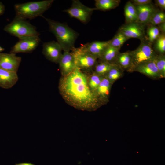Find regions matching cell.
Returning a JSON list of instances; mask_svg holds the SVG:
<instances>
[{
	"label": "cell",
	"instance_id": "cell-1",
	"mask_svg": "<svg viewBox=\"0 0 165 165\" xmlns=\"http://www.w3.org/2000/svg\"><path fill=\"white\" fill-rule=\"evenodd\" d=\"M88 81L86 74L76 68L70 74L61 78L58 85L60 93L67 103L76 108L94 109L101 101L89 87Z\"/></svg>",
	"mask_w": 165,
	"mask_h": 165
},
{
	"label": "cell",
	"instance_id": "cell-2",
	"mask_svg": "<svg viewBox=\"0 0 165 165\" xmlns=\"http://www.w3.org/2000/svg\"><path fill=\"white\" fill-rule=\"evenodd\" d=\"M50 31L54 35L57 42L64 51L70 52L74 48L78 33L65 24L44 17Z\"/></svg>",
	"mask_w": 165,
	"mask_h": 165
},
{
	"label": "cell",
	"instance_id": "cell-3",
	"mask_svg": "<svg viewBox=\"0 0 165 165\" xmlns=\"http://www.w3.org/2000/svg\"><path fill=\"white\" fill-rule=\"evenodd\" d=\"M53 1V0H45L16 4L14 6L16 17L26 20L42 16Z\"/></svg>",
	"mask_w": 165,
	"mask_h": 165
},
{
	"label": "cell",
	"instance_id": "cell-4",
	"mask_svg": "<svg viewBox=\"0 0 165 165\" xmlns=\"http://www.w3.org/2000/svg\"><path fill=\"white\" fill-rule=\"evenodd\" d=\"M4 30L19 38L28 36H39V35L35 26L26 20L16 17L6 26Z\"/></svg>",
	"mask_w": 165,
	"mask_h": 165
},
{
	"label": "cell",
	"instance_id": "cell-5",
	"mask_svg": "<svg viewBox=\"0 0 165 165\" xmlns=\"http://www.w3.org/2000/svg\"><path fill=\"white\" fill-rule=\"evenodd\" d=\"M141 41L137 49L130 51L132 62L129 71H132L139 65L152 60L156 55L152 48L151 43L145 39Z\"/></svg>",
	"mask_w": 165,
	"mask_h": 165
},
{
	"label": "cell",
	"instance_id": "cell-6",
	"mask_svg": "<svg viewBox=\"0 0 165 165\" xmlns=\"http://www.w3.org/2000/svg\"><path fill=\"white\" fill-rule=\"evenodd\" d=\"M71 51L76 67L82 71L92 70L97 63V58L86 50L82 46L75 47Z\"/></svg>",
	"mask_w": 165,
	"mask_h": 165
},
{
	"label": "cell",
	"instance_id": "cell-7",
	"mask_svg": "<svg viewBox=\"0 0 165 165\" xmlns=\"http://www.w3.org/2000/svg\"><path fill=\"white\" fill-rule=\"evenodd\" d=\"M96 8H90L82 4L78 0L72 1L71 6L63 11L68 13L72 17L75 18L83 23L89 20L90 16Z\"/></svg>",
	"mask_w": 165,
	"mask_h": 165
},
{
	"label": "cell",
	"instance_id": "cell-8",
	"mask_svg": "<svg viewBox=\"0 0 165 165\" xmlns=\"http://www.w3.org/2000/svg\"><path fill=\"white\" fill-rule=\"evenodd\" d=\"M19 39V41L11 48L10 53L16 54L30 53L37 47L40 41L39 36H28Z\"/></svg>",
	"mask_w": 165,
	"mask_h": 165
},
{
	"label": "cell",
	"instance_id": "cell-9",
	"mask_svg": "<svg viewBox=\"0 0 165 165\" xmlns=\"http://www.w3.org/2000/svg\"><path fill=\"white\" fill-rule=\"evenodd\" d=\"M119 31L128 39L138 38L141 41L145 39V29L143 24L137 22L126 23L120 28Z\"/></svg>",
	"mask_w": 165,
	"mask_h": 165
},
{
	"label": "cell",
	"instance_id": "cell-10",
	"mask_svg": "<svg viewBox=\"0 0 165 165\" xmlns=\"http://www.w3.org/2000/svg\"><path fill=\"white\" fill-rule=\"evenodd\" d=\"M21 61V57L16 54L0 53V68L17 73Z\"/></svg>",
	"mask_w": 165,
	"mask_h": 165
},
{
	"label": "cell",
	"instance_id": "cell-11",
	"mask_svg": "<svg viewBox=\"0 0 165 165\" xmlns=\"http://www.w3.org/2000/svg\"><path fill=\"white\" fill-rule=\"evenodd\" d=\"M62 48L57 42L51 41L44 43L43 45L42 53L50 61L58 63L61 57Z\"/></svg>",
	"mask_w": 165,
	"mask_h": 165
},
{
	"label": "cell",
	"instance_id": "cell-12",
	"mask_svg": "<svg viewBox=\"0 0 165 165\" xmlns=\"http://www.w3.org/2000/svg\"><path fill=\"white\" fill-rule=\"evenodd\" d=\"M58 63L62 76L69 74L76 68L70 52L64 51Z\"/></svg>",
	"mask_w": 165,
	"mask_h": 165
},
{
	"label": "cell",
	"instance_id": "cell-13",
	"mask_svg": "<svg viewBox=\"0 0 165 165\" xmlns=\"http://www.w3.org/2000/svg\"><path fill=\"white\" fill-rule=\"evenodd\" d=\"M18 80L17 73L0 68V87L5 89L10 88Z\"/></svg>",
	"mask_w": 165,
	"mask_h": 165
},
{
	"label": "cell",
	"instance_id": "cell-14",
	"mask_svg": "<svg viewBox=\"0 0 165 165\" xmlns=\"http://www.w3.org/2000/svg\"><path fill=\"white\" fill-rule=\"evenodd\" d=\"M109 44V40L106 41H95L87 43L82 46L92 55L99 59Z\"/></svg>",
	"mask_w": 165,
	"mask_h": 165
},
{
	"label": "cell",
	"instance_id": "cell-15",
	"mask_svg": "<svg viewBox=\"0 0 165 165\" xmlns=\"http://www.w3.org/2000/svg\"><path fill=\"white\" fill-rule=\"evenodd\" d=\"M135 6L138 17L137 22L142 24L148 23L152 15L156 11L151 4Z\"/></svg>",
	"mask_w": 165,
	"mask_h": 165
},
{
	"label": "cell",
	"instance_id": "cell-16",
	"mask_svg": "<svg viewBox=\"0 0 165 165\" xmlns=\"http://www.w3.org/2000/svg\"><path fill=\"white\" fill-rule=\"evenodd\" d=\"M154 59L139 65L133 71L151 77H160Z\"/></svg>",
	"mask_w": 165,
	"mask_h": 165
},
{
	"label": "cell",
	"instance_id": "cell-17",
	"mask_svg": "<svg viewBox=\"0 0 165 165\" xmlns=\"http://www.w3.org/2000/svg\"><path fill=\"white\" fill-rule=\"evenodd\" d=\"M112 83L104 76L95 92L101 101L108 98Z\"/></svg>",
	"mask_w": 165,
	"mask_h": 165
},
{
	"label": "cell",
	"instance_id": "cell-18",
	"mask_svg": "<svg viewBox=\"0 0 165 165\" xmlns=\"http://www.w3.org/2000/svg\"><path fill=\"white\" fill-rule=\"evenodd\" d=\"M119 50L120 49L113 47L109 44L99 58L100 61L115 64L117 57L120 53Z\"/></svg>",
	"mask_w": 165,
	"mask_h": 165
},
{
	"label": "cell",
	"instance_id": "cell-19",
	"mask_svg": "<svg viewBox=\"0 0 165 165\" xmlns=\"http://www.w3.org/2000/svg\"><path fill=\"white\" fill-rule=\"evenodd\" d=\"M132 62L131 57L130 51L123 53H119L118 54L115 64L117 65L121 69L130 68Z\"/></svg>",
	"mask_w": 165,
	"mask_h": 165
},
{
	"label": "cell",
	"instance_id": "cell-20",
	"mask_svg": "<svg viewBox=\"0 0 165 165\" xmlns=\"http://www.w3.org/2000/svg\"><path fill=\"white\" fill-rule=\"evenodd\" d=\"M124 15L126 23L138 21V17L135 6L130 1L128 2L125 6Z\"/></svg>",
	"mask_w": 165,
	"mask_h": 165
},
{
	"label": "cell",
	"instance_id": "cell-21",
	"mask_svg": "<svg viewBox=\"0 0 165 165\" xmlns=\"http://www.w3.org/2000/svg\"><path fill=\"white\" fill-rule=\"evenodd\" d=\"M120 2L119 0H96L95 8L97 10H108L117 7Z\"/></svg>",
	"mask_w": 165,
	"mask_h": 165
},
{
	"label": "cell",
	"instance_id": "cell-22",
	"mask_svg": "<svg viewBox=\"0 0 165 165\" xmlns=\"http://www.w3.org/2000/svg\"><path fill=\"white\" fill-rule=\"evenodd\" d=\"M117 65L115 64L100 61L99 63H97L96 65L94 68V72L98 75L104 76L111 69Z\"/></svg>",
	"mask_w": 165,
	"mask_h": 165
},
{
	"label": "cell",
	"instance_id": "cell-23",
	"mask_svg": "<svg viewBox=\"0 0 165 165\" xmlns=\"http://www.w3.org/2000/svg\"><path fill=\"white\" fill-rule=\"evenodd\" d=\"M129 39L119 31L113 38L109 40V45L115 48L120 49L125 42Z\"/></svg>",
	"mask_w": 165,
	"mask_h": 165
},
{
	"label": "cell",
	"instance_id": "cell-24",
	"mask_svg": "<svg viewBox=\"0 0 165 165\" xmlns=\"http://www.w3.org/2000/svg\"><path fill=\"white\" fill-rule=\"evenodd\" d=\"M158 72L161 78L165 76V57L163 54L156 55L154 58Z\"/></svg>",
	"mask_w": 165,
	"mask_h": 165
},
{
	"label": "cell",
	"instance_id": "cell-25",
	"mask_svg": "<svg viewBox=\"0 0 165 165\" xmlns=\"http://www.w3.org/2000/svg\"><path fill=\"white\" fill-rule=\"evenodd\" d=\"M164 22H165V13L162 11L156 10L152 15L148 24L151 26H155Z\"/></svg>",
	"mask_w": 165,
	"mask_h": 165
},
{
	"label": "cell",
	"instance_id": "cell-26",
	"mask_svg": "<svg viewBox=\"0 0 165 165\" xmlns=\"http://www.w3.org/2000/svg\"><path fill=\"white\" fill-rule=\"evenodd\" d=\"M121 69L117 65L111 69L104 76L112 83L122 75Z\"/></svg>",
	"mask_w": 165,
	"mask_h": 165
},
{
	"label": "cell",
	"instance_id": "cell-27",
	"mask_svg": "<svg viewBox=\"0 0 165 165\" xmlns=\"http://www.w3.org/2000/svg\"><path fill=\"white\" fill-rule=\"evenodd\" d=\"M104 76L98 75L94 72L88 78V84L92 90L95 92L101 83Z\"/></svg>",
	"mask_w": 165,
	"mask_h": 165
},
{
	"label": "cell",
	"instance_id": "cell-28",
	"mask_svg": "<svg viewBox=\"0 0 165 165\" xmlns=\"http://www.w3.org/2000/svg\"><path fill=\"white\" fill-rule=\"evenodd\" d=\"M155 48L161 54L165 52V36L164 33L160 34L156 40Z\"/></svg>",
	"mask_w": 165,
	"mask_h": 165
},
{
	"label": "cell",
	"instance_id": "cell-29",
	"mask_svg": "<svg viewBox=\"0 0 165 165\" xmlns=\"http://www.w3.org/2000/svg\"><path fill=\"white\" fill-rule=\"evenodd\" d=\"M160 30L157 27L151 26L148 30L149 42L152 43L156 40L160 35Z\"/></svg>",
	"mask_w": 165,
	"mask_h": 165
},
{
	"label": "cell",
	"instance_id": "cell-30",
	"mask_svg": "<svg viewBox=\"0 0 165 165\" xmlns=\"http://www.w3.org/2000/svg\"><path fill=\"white\" fill-rule=\"evenodd\" d=\"M135 6H142L151 3V0H132L130 1Z\"/></svg>",
	"mask_w": 165,
	"mask_h": 165
},
{
	"label": "cell",
	"instance_id": "cell-31",
	"mask_svg": "<svg viewBox=\"0 0 165 165\" xmlns=\"http://www.w3.org/2000/svg\"><path fill=\"white\" fill-rule=\"evenodd\" d=\"M156 5L159 6L162 10L165 9V0H155Z\"/></svg>",
	"mask_w": 165,
	"mask_h": 165
},
{
	"label": "cell",
	"instance_id": "cell-32",
	"mask_svg": "<svg viewBox=\"0 0 165 165\" xmlns=\"http://www.w3.org/2000/svg\"><path fill=\"white\" fill-rule=\"evenodd\" d=\"M158 28L163 33H164L165 31V22L161 23L158 25Z\"/></svg>",
	"mask_w": 165,
	"mask_h": 165
},
{
	"label": "cell",
	"instance_id": "cell-33",
	"mask_svg": "<svg viewBox=\"0 0 165 165\" xmlns=\"http://www.w3.org/2000/svg\"><path fill=\"white\" fill-rule=\"evenodd\" d=\"M5 9V8L4 5L0 2V15L3 13Z\"/></svg>",
	"mask_w": 165,
	"mask_h": 165
},
{
	"label": "cell",
	"instance_id": "cell-34",
	"mask_svg": "<svg viewBox=\"0 0 165 165\" xmlns=\"http://www.w3.org/2000/svg\"><path fill=\"white\" fill-rule=\"evenodd\" d=\"M15 165H35L31 163H23L15 164Z\"/></svg>",
	"mask_w": 165,
	"mask_h": 165
},
{
	"label": "cell",
	"instance_id": "cell-35",
	"mask_svg": "<svg viewBox=\"0 0 165 165\" xmlns=\"http://www.w3.org/2000/svg\"><path fill=\"white\" fill-rule=\"evenodd\" d=\"M4 49L2 47H1L0 46V53L2 51H3V50H4Z\"/></svg>",
	"mask_w": 165,
	"mask_h": 165
}]
</instances>
